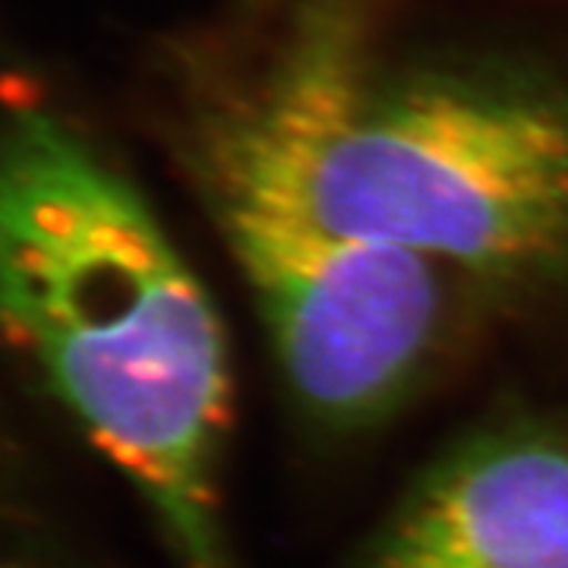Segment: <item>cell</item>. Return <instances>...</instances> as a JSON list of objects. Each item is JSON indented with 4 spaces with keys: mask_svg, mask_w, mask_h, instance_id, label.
Here are the masks:
<instances>
[{
    "mask_svg": "<svg viewBox=\"0 0 568 568\" xmlns=\"http://www.w3.org/2000/svg\"><path fill=\"white\" fill-rule=\"evenodd\" d=\"M366 568H568V443L506 433L462 448Z\"/></svg>",
    "mask_w": 568,
    "mask_h": 568,
    "instance_id": "obj_4",
    "label": "cell"
},
{
    "mask_svg": "<svg viewBox=\"0 0 568 568\" xmlns=\"http://www.w3.org/2000/svg\"><path fill=\"white\" fill-rule=\"evenodd\" d=\"M186 162L297 395L335 424L386 410L436 335L439 268L328 231L222 152L186 142Z\"/></svg>",
    "mask_w": 568,
    "mask_h": 568,
    "instance_id": "obj_3",
    "label": "cell"
},
{
    "mask_svg": "<svg viewBox=\"0 0 568 568\" xmlns=\"http://www.w3.org/2000/svg\"><path fill=\"white\" fill-rule=\"evenodd\" d=\"M354 0H301L265 67L183 140L335 234L530 275L568 256V95L506 70L376 67Z\"/></svg>",
    "mask_w": 568,
    "mask_h": 568,
    "instance_id": "obj_1",
    "label": "cell"
},
{
    "mask_svg": "<svg viewBox=\"0 0 568 568\" xmlns=\"http://www.w3.org/2000/svg\"><path fill=\"white\" fill-rule=\"evenodd\" d=\"M0 332L152 503L183 568H227L219 313L140 190L41 108L0 121Z\"/></svg>",
    "mask_w": 568,
    "mask_h": 568,
    "instance_id": "obj_2",
    "label": "cell"
}]
</instances>
